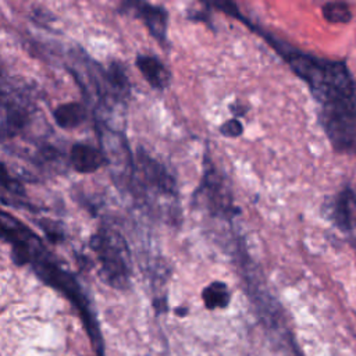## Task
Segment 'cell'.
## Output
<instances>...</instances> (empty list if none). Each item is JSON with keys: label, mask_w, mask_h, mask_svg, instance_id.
Here are the masks:
<instances>
[{"label": "cell", "mask_w": 356, "mask_h": 356, "mask_svg": "<svg viewBox=\"0 0 356 356\" xmlns=\"http://www.w3.org/2000/svg\"><path fill=\"white\" fill-rule=\"evenodd\" d=\"M296 75L307 82L314 97L324 104L356 106V81L343 61L318 58L267 38Z\"/></svg>", "instance_id": "obj_1"}, {"label": "cell", "mask_w": 356, "mask_h": 356, "mask_svg": "<svg viewBox=\"0 0 356 356\" xmlns=\"http://www.w3.org/2000/svg\"><path fill=\"white\" fill-rule=\"evenodd\" d=\"M39 225L43 228L44 234L47 235V238L51 241V242H58L64 238V232L63 229L53 221H49V220H43L39 222Z\"/></svg>", "instance_id": "obj_16"}, {"label": "cell", "mask_w": 356, "mask_h": 356, "mask_svg": "<svg viewBox=\"0 0 356 356\" xmlns=\"http://www.w3.org/2000/svg\"><path fill=\"white\" fill-rule=\"evenodd\" d=\"M136 67L152 88L161 90L170 86L171 72L157 57L139 54L136 57Z\"/></svg>", "instance_id": "obj_9"}, {"label": "cell", "mask_w": 356, "mask_h": 356, "mask_svg": "<svg viewBox=\"0 0 356 356\" xmlns=\"http://www.w3.org/2000/svg\"><path fill=\"white\" fill-rule=\"evenodd\" d=\"M8 83V79H7V74H6V71H4V68L0 65V90H1V93H4V86Z\"/></svg>", "instance_id": "obj_18"}, {"label": "cell", "mask_w": 356, "mask_h": 356, "mask_svg": "<svg viewBox=\"0 0 356 356\" xmlns=\"http://www.w3.org/2000/svg\"><path fill=\"white\" fill-rule=\"evenodd\" d=\"M356 211V195L350 188L338 193L331 217L338 228L342 231H350L353 228V214Z\"/></svg>", "instance_id": "obj_10"}, {"label": "cell", "mask_w": 356, "mask_h": 356, "mask_svg": "<svg viewBox=\"0 0 356 356\" xmlns=\"http://www.w3.org/2000/svg\"><path fill=\"white\" fill-rule=\"evenodd\" d=\"M202 299L204 306L209 310H214V309H224L228 306L229 299H231V293L228 286L221 282V281H213L211 284H209L203 292H202Z\"/></svg>", "instance_id": "obj_13"}, {"label": "cell", "mask_w": 356, "mask_h": 356, "mask_svg": "<svg viewBox=\"0 0 356 356\" xmlns=\"http://www.w3.org/2000/svg\"><path fill=\"white\" fill-rule=\"evenodd\" d=\"M70 161L75 171L81 174H90L97 171L104 163L103 150L86 143H75L70 152Z\"/></svg>", "instance_id": "obj_8"}, {"label": "cell", "mask_w": 356, "mask_h": 356, "mask_svg": "<svg viewBox=\"0 0 356 356\" xmlns=\"http://www.w3.org/2000/svg\"><path fill=\"white\" fill-rule=\"evenodd\" d=\"M53 118L60 128L72 129L86 120V107L79 102L64 103L54 108Z\"/></svg>", "instance_id": "obj_11"}, {"label": "cell", "mask_w": 356, "mask_h": 356, "mask_svg": "<svg viewBox=\"0 0 356 356\" xmlns=\"http://www.w3.org/2000/svg\"><path fill=\"white\" fill-rule=\"evenodd\" d=\"M220 132L228 138H236L243 132V127L238 120H228L220 127Z\"/></svg>", "instance_id": "obj_17"}, {"label": "cell", "mask_w": 356, "mask_h": 356, "mask_svg": "<svg viewBox=\"0 0 356 356\" xmlns=\"http://www.w3.org/2000/svg\"><path fill=\"white\" fill-rule=\"evenodd\" d=\"M32 231L14 216L0 210V239L11 246L25 241Z\"/></svg>", "instance_id": "obj_12"}, {"label": "cell", "mask_w": 356, "mask_h": 356, "mask_svg": "<svg viewBox=\"0 0 356 356\" xmlns=\"http://www.w3.org/2000/svg\"><path fill=\"white\" fill-rule=\"evenodd\" d=\"M131 181L136 193L147 203L165 199L171 206L177 202V185L172 175L156 159L138 150Z\"/></svg>", "instance_id": "obj_4"}, {"label": "cell", "mask_w": 356, "mask_h": 356, "mask_svg": "<svg viewBox=\"0 0 356 356\" xmlns=\"http://www.w3.org/2000/svg\"><path fill=\"white\" fill-rule=\"evenodd\" d=\"M35 274L49 286L58 291L64 295L79 312L82 323L88 331V335L92 341V345L97 349L99 355H103V342L97 320L90 307V302L79 285L78 280L72 273L63 268L53 254L43 248L31 263Z\"/></svg>", "instance_id": "obj_2"}, {"label": "cell", "mask_w": 356, "mask_h": 356, "mask_svg": "<svg viewBox=\"0 0 356 356\" xmlns=\"http://www.w3.org/2000/svg\"><path fill=\"white\" fill-rule=\"evenodd\" d=\"M197 195H202L207 211L214 216L231 218L238 213L232 204L231 189L227 178L221 175L220 171L216 170L210 163L207 167H204V175Z\"/></svg>", "instance_id": "obj_6"}, {"label": "cell", "mask_w": 356, "mask_h": 356, "mask_svg": "<svg viewBox=\"0 0 356 356\" xmlns=\"http://www.w3.org/2000/svg\"><path fill=\"white\" fill-rule=\"evenodd\" d=\"M89 245L100 263L102 280L115 288L125 289L131 280V253L122 234L108 225H102L90 238Z\"/></svg>", "instance_id": "obj_3"}, {"label": "cell", "mask_w": 356, "mask_h": 356, "mask_svg": "<svg viewBox=\"0 0 356 356\" xmlns=\"http://www.w3.org/2000/svg\"><path fill=\"white\" fill-rule=\"evenodd\" d=\"M0 186L15 197L25 196V191H24L22 184L17 178H13L10 175L4 163H0Z\"/></svg>", "instance_id": "obj_15"}, {"label": "cell", "mask_w": 356, "mask_h": 356, "mask_svg": "<svg viewBox=\"0 0 356 356\" xmlns=\"http://www.w3.org/2000/svg\"><path fill=\"white\" fill-rule=\"evenodd\" d=\"M318 120L335 150L356 153V107L350 104H324Z\"/></svg>", "instance_id": "obj_5"}, {"label": "cell", "mask_w": 356, "mask_h": 356, "mask_svg": "<svg viewBox=\"0 0 356 356\" xmlns=\"http://www.w3.org/2000/svg\"><path fill=\"white\" fill-rule=\"evenodd\" d=\"M135 11V14L145 22L149 32L154 39H157L160 43L167 42V21L168 14L164 7L153 6L143 1H135L128 3Z\"/></svg>", "instance_id": "obj_7"}, {"label": "cell", "mask_w": 356, "mask_h": 356, "mask_svg": "<svg viewBox=\"0 0 356 356\" xmlns=\"http://www.w3.org/2000/svg\"><path fill=\"white\" fill-rule=\"evenodd\" d=\"M323 17L330 24H346L352 18V13L346 3H327L323 6Z\"/></svg>", "instance_id": "obj_14"}]
</instances>
